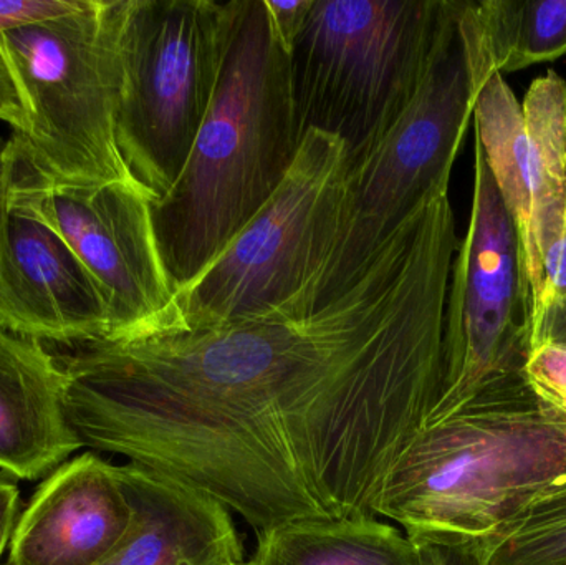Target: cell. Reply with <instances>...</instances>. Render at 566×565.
Listing matches in <instances>:
<instances>
[{
    "label": "cell",
    "mask_w": 566,
    "mask_h": 565,
    "mask_svg": "<svg viewBox=\"0 0 566 565\" xmlns=\"http://www.w3.org/2000/svg\"><path fill=\"white\" fill-rule=\"evenodd\" d=\"M458 248L438 192L305 317L78 345L59 360L70 425L83 447L222 504L255 536L375 517L441 391Z\"/></svg>",
    "instance_id": "6da1fadb"
},
{
    "label": "cell",
    "mask_w": 566,
    "mask_h": 565,
    "mask_svg": "<svg viewBox=\"0 0 566 565\" xmlns=\"http://www.w3.org/2000/svg\"><path fill=\"white\" fill-rule=\"evenodd\" d=\"M564 486L566 417L517 372L419 430L386 474L373 514L416 543L474 557L522 511Z\"/></svg>",
    "instance_id": "7a4b0ae2"
},
{
    "label": "cell",
    "mask_w": 566,
    "mask_h": 565,
    "mask_svg": "<svg viewBox=\"0 0 566 565\" xmlns=\"http://www.w3.org/2000/svg\"><path fill=\"white\" fill-rule=\"evenodd\" d=\"M302 138L289 53L272 32L264 0H244L188 161L168 195L153 202L159 254L175 294L274 196Z\"/></svg>",
    "instance_id": "3957f363"
},
{
    "label": "cell",
    "mask_w": 566,
    "mask_h": 565,
    "mask_svg": "<svg viewBox=\"0 0 566 565\" xmlns=\"http://www.w3.org/2000/svg\"><path fill=\"white\" fill-rule=\"evenodd\" d=\"M129 0H90L72 15L0 35L25 126L22 161L55 185H139L116 139Z\"/></svg>",
    "instance_id": "277c9868"
},
{
    "label": "cell",
    "mask_w": 566,
    "mask_h": 565,
    "mask_svg": "<svg viewBox=\"0 0 566 565\" xmlns=\"http://www.w3.org/2000/svg\"><path fill=\"white\" fill-rule=\"evenodd\" d=\"M349 153L338 136L306 129L264 208L175 294L169 331L305 317L342 222Z\"/></svg>",
    "instance_id": "5b68a950"
},
{
    "label": "cell",
    "mask_w": 566,
    "mask_h": 565,
    "mask_svg": "<svg viewBox=\"0 0 566 565\" xmlns=\"http://www.w3.org/2000/svg\"><path fill=\"white\" fill-rule=\"evenodd\" d=\"M474 116V92L458 0H446L424 73L395 122L349 158L342 222L312 312L345 294L389 238L449 191L452 166Z\"/></svg>",
    "instance_id": "8992f818"
},
{
    "label": "cell",
    "mask_w": 566,
    "mask_h": 565,
    "mask_svg": "<svg viewBox=\"0 0 566 565\" xmlns=\"http://www.w3.org/2000/svg\"><path fill=\"white\" fill-rule=\"evenodd\" d=\"M446 0H315L290 53L303 133L338 136L349 158L405 108L428 65Z\"/></svg>",
    "instance_id": "52a82bcc"
},
{
    "label": "cell",
    "mask_w": 566,
    "mask_h": 565,
    "mask_svg": "<svg viewBox=\"0 0 566 565\" xmlns=\"http://www.w3.org/2000/svg\"><path fill=\"white\" fill-rule=\"evenodd\" d=\"M244 0H129L119 153L153 202L178 181L221 82Z\"/></svg>",
    "instance_id": "ba28073f"
},
{
    "label": "cell",
    "mask_w": 566,
    "mask_h": 565,
    "mask_svg": "<svg viewBox=\"0 0 566 565\" xmlns=\"http://www.w3.org/2000/svg\"><path fill=\"white\" fill-rule=\"evenodd\" d=\"M527 352L521 239L475 139L471 219L452 262L441 391L426 427L461 411L492 381L522 372Z\"/></svg>",
    "instance_id": "9c48e42d"
},
{
    "label": "cell",
    "mask_w": 566,
    "mask_h": 565,
    "mask_svg": "<svg viewBox=\"0 0 566 565\" xmlns=\"http://www.w3.org/2000/svg\"><path fill=\"white\" fill-rule=\"evenodd\" d=\"M15 158L30 201L98 287L108 317V338L103 342L169 331L175 289L159 254L148 192L129 182L55 185L40 178L17 151Z\"/></svg>",
    "instance_id": "30bf717a"
},
{
    "label": "cell",
    "mask_w": 566,
    "mask_h": 565,
    "mask_svg": "<svg viewBox=\"0 0 566 565\" xmlns=\"http://www.w3.org/2000/svg\"><path fill=\"white\" fill-rule=\"evenodd\" d=\"M0 328L56 344L108 338L98 287L65 239L39 215L17 169L0 229Z\"/></svg>",
    "instance_id": "8fae6325"
},
{
    "label": "cell",
    "mask_w": 566,
    "mask_h": 565,
    "mask_svg": "<svg viewBox=\"0 0 566 565\" xmlns=\"http://www.w3.org/2000/svg\"><path fill=\"white\" fill-rule=\"evenodd\" d=\"M132 523L118 467L85 453L40 484L17 521L6 565H98Z\"/></svg>",
    "instance_id": "7c38bea8"
},
{
    "label": "cell",
    "mask_w": 566,
    "mask_h": 565,
    "mask_svg": "<svg viewBox=\"0 0 566 565\" xmlns=\"http://www.w3.org/2000/svg\"><path fill=\"white\" fill-rule=\"evenodd\" d=\"M133 506L122 543L98 565H242L244 544L222 504L138 464L118 467Z\"/></svg>",
    "instance_id": "4fadbf2b"
},
{
    "label": "cell",
    "mask_w": 566,
    "mask_h": 565,
    "mask_svg": "<svg viewBox=\"0 0 566 565\" xmlns=\"http://www.w3.org/2000/svg\"><path fill=\"white\" fill-rule=\"evenodd\" d=\"M65 385L62 365L40 342L0 328V470L35 481L83 448Z\"/></svg>",
    "instance_id": "5bb4252c"
},
{
    "label": "cell",
    "mask_w": 566,
    "mask_h": 565,
    "mask_svg": "<svg viewBox=\"0 0 566 565\" xmlns=\"http://www.w3.org/2000/svg\"><path fill=\"white\" fill-rule=\"evenodd\" d=\"M531 145V219L521 239L522 282L528 315L537 297L547 252L560 238L566 211V82L548 70L528 86L524 100Z\"/></svg>",
    "instance_id": "9a60e30c"
},
{
    "label": "cell",
    "mask_w": 566,
    "mask_h": 565,
    "mask_svg": "<svg viewBox=\"0 0 566 565\" xmlns=\"http://www.w3.org/2000/svg\"><path fill=\"white\" fill-rule=\"evenodd\" d=\"M255 565H468V556L424 546L379 517L295 524L258 534Z\"/></svg>",
    "instance_id": "2e32d148"
},
{
    "label": "cell",
    "mask_w": 566,
    "mask_h": 565,
    "mask_svg": "<svg viewBox=\"0 0 566 565\" xmlns=\"http://www.w3.org/2000/svg\"><path fill=\"white\" fill-rule=\"evenodd\" d=\"M458 19L502 76L566 55V0H458Z\"/></svg>",
    "instance_id": "e0dca14e"
},
{
    "label": "cell",
    "mask_w": 566,
    "mask_h": 565,
    "mask_svg": "<svg viewBox=\"0 0 566 565\" xmlns=\"http://www.w3.org/2000/svg\"><path fill=\"white\" fill-rule=\"evenodd\" d=\"M474 561L478 565H566V486L522 511Z\"/></svg>",
    "instance_id": "ac0fdd59"
},
{
    "label": "cell",
    "mask_w": 566,
    "mask_h": 565,
    "mask_svg": "<svg viewBox=\"0 0 566 565\" xmlns=\"http://www.w3.org/2000/svg\"><path fill=\"white\" fill-rule=\"evenodd\" d=\"M528 387L542 404L566 417V345L532 347L522 367Z\"/></svg>",
    "instance_id": "d6986e66"
},
{
    "label": "cell",
    "mask_w": 566,
    "mask_h": 565,
    "mask_svg": "<svg viewBox=\"0 0 566 565\" xmlns=\"http://www.w3.org/2000/svg\"><path fill=\"white\" fill-rule=\"evenodd\" d=\"M566 301V211L564 228L560 238L557 239L542 268L541 285H538L537 297L534 307L528 315L527 341L531 345L532 338L537 334L548 312L554 311L557 305Z\"/></svg>",
    "instance_id": "ffe728a7"
},
{
    "label": "cell",
    "mask_w": 566,
    "mask_h": 565,
    "mask_svg": "<svg viewBox=\"0 0 566 565\" xmlns=\"http://www.w3.org/2000/svg\"><path fill=\"white\" fill-rule=\"evenodd\" d=\"M90 0H0V35L80 12Z\"/></svg>",
    "instance_id": "44dd1931"
},
{
    "label": "cell",
    "mask_w": 566,
    "mask_h": 565,
    "mask_svg": "<svg viewBox=\"0 0 566 565\" xmlns=\"http://www.w3.org/2000/svg\"><path fill=\"white\" fill-rule=\"evenodd\" d=\"M271 20L272 32L286 53H292L296 39L302 33L315 0H295V2H279L264 0Z\"/></svg>",
    "instance_id": "7402d4cb"
},
{
    "label": "cell",
    "mask_w": 566,
    "mask_h": 565,
    "mask_svg": "<svg viewBox=\"0 0 566 565\" xmlns=\"http://www.w3.org/2000/svg\"><path fill=\"white\" fill-rule=\"evenodd\" d=\"M0 122L9 123L12 133L22 132L25 126V109L20 102L12 73L0 50Z\"/></svg>",
    "instance_id": "603a6c76"
},
{
    "label": "cell",
    "mask_w": 566,
    "mask_h": 565,
    "mask_svg": "<svg viewBox=\"0 0 566 565\" xmlns=\"http://www.w3.org/2000/svg\"><path fill=\"white\" fill-rule=\"evenodd\" d=\"M19 504V490L15 484L0 477V559L12 541L20 517Z\"/></svg>",
    "instance_id": "cb8c5ba5"
},
{
    "label": "cell",
    "mask_w": 566,
    "mask_h": 565,
    "mask_svg": "<svg viewBox=\"0 0 566 565\" xmlns=\"http://www.w3.org/2000/svg\"><path fill=\"white\" fill-rule=\"evenodd\" d=\"M541 344H560L566 345V301L548 312L547 317L538 327L537 334L532 338L528 350Z\"/></svg>",
    "instance_id": "d4e9b609"
},
{
    "label": "cell",
    "mask_w": 566,
    "mask_h": 565,
    "mask_svg": "<svg viewBox=\"0 0 566 565\" xmlns=\"http://www.w3.org/2000/svg\"><path fill=\"white\" fill-rule=\"evenodd\" d=\"M13 175H15V149H13L12 139L0 138V229H2L3 212H6L10 188H12Z\"/></svg>",
    "instance_id": "484cf974"
},
{
    "label": "cell",
    "mask_w": 566,
    "mask_h": 565,
    "mask_svg": "<svg viewBox=\"0 0 566 565\" xmlns=\"http://www.w3.org/2000/svg\"><path fill=\"white\" fill-rule=\"evenodd\" d=\"M242 565H255V564H254V563H252V561H248V563L242 564Z\"/></svg>",
    "instance_id": "4316f807"
},
{
    "label": "cell",
    "mask_w": 566,
    "mask_h": 565,
    "mask_svg": "<svg viewBox=\"0 0 566 565\" xmlns=\"http://www.w3.org/2000/svg\"><path fill=\"white\" fill-rule=\"evenodd\" d=\"M468 565H478L474 563V561H468Z\"/></svg>",
    "instance_id": "83f0119b"
}]
</instances>
